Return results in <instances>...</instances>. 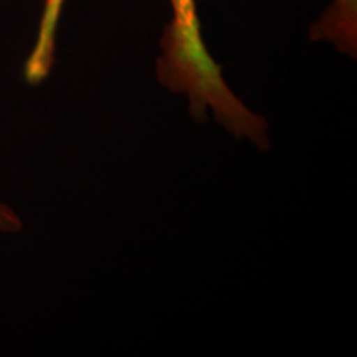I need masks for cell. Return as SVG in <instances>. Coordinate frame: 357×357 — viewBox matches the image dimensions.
Listing matches in <instances>:
<instances>
[{"instance_id":"cell-3","label":"cell","mask_w":357,"mask_h":357,"mask_svg":"<svg viewBox=\"0 0 357 357\" xmlns=\"http://www.w3.org/2000/svg\"><path fill=\"white\" fill-rule=\"evenodd\" d=\"M65 0H45L42 19H40L38 33L35 45L26 58L24 66V77L29 84L37 86L50 75L55 63L56 53V30L60 22Z\"/></svg>"},{"instance_id":"cell-2","label":"cell","mask_w":357,"mask_h":357,"mask_svg":"<svg viewBox=\"0 0 357 357\" xmlns=\"http://www.w3.org/2000/svg\"><path fill=\"white\" fill-rule=\"evenodd\" d=\"M312 42H328L337 52L357 56V0H333L310 26Z\"/></svg>"},{"instance_id":"cell-1","label":"cell","mask_w":357,"mask_h":357,"mask_svg":"<svg viewBox=\"0 0 357 357\" xmlns=\"http://www.w3.org/2000/svg\"><path fill=\"white\" fill-rule=\"evenodd\" d=\"M160 50L155 65L159 83L169 91L187 95L195 123H207V109H212L217 123L235 139L252 141L260 151L270 149L266 119L234 95L204 42L200 26L181 29L167 24L160 37Z\"/></svg>"},{"instance_id":"cell-5","label":"cell","mask_w":357,"mask_h":357,"mask_svg":"<svg viewBox=\"0 0 357 357\" xmlns=\"http://www.w3.org/2000/svg\"><path fill=\"white\" fill-rule=\"evenodd\" d=\"M22 220L6 204H0V234H17L22 230Z\"/></svg>"},{"instance_id":"cell-4","label":"cell","mask_w":357,"mask_h":357,"mask_svg":"<svg viewBox=\"0 0 357 357\" xmlns=\"http://www.w3.org/2000/svg\"><path fill=\"white\" fill-rule=\"evenodd\" d=\"M172 7V24L176 25H200L195 0H169Z\"/></svg>"}]
</instances>
